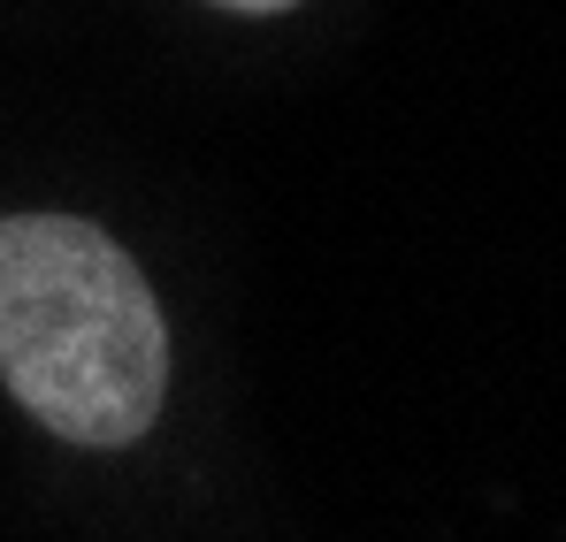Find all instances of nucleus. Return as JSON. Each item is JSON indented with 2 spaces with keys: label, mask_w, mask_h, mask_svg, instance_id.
Listing matches in <instances>:
<instances>
[{
  "label": "nucleus",
  "mask_w": 566,
  "mask_h": 542,
  "mask_svg": "<svg viewBox=\"0 0 566 542\" xmlns=\"http://www.w3.org/2000/svg\"><path fill=\"white\" fill-rule=\"evenodd\" d=\"M214 8H230V15H283V8H298V0H214Z\"/></svg>",
  "instance_id": "nucleus-2"
},
{
  "label": "nucleus",
  "mask_w": 566,
  "mask_h": 542,
  "mask_svg": "<svg viewBox=\"0 0 566 542\" xmlns=\"http://www.w3.org/2000/svg\"><path fill=\"white\" fill-rule=\"evenodd\" d=\"M0 382L62 444L123 451L169 397V329L138 261L77 214L0 222Z\"/></svg>",
  "instance_id": "nucleus-1"
}]
</instances>
